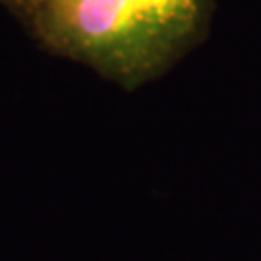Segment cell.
I'll list each match as a JSON object with an SVG mask.
<instances>
[{
    "label": "cell",
    "instance_id": "6da1fadb",
    "mask_svg": "<svg viewBox=\"0 0 261 261\" xmlns=\"http://www.w3.org/2000/svg\"><path fill=\"white\" fill-rule=\"evenodd\" d=\"M8 10L48 53L136 89L207 37L215 0H18Z\"/></svg>",
    "mask_w": 261,
    "mask_h": 261
},
{
    "label": "cell",
    "instance_id": "7a4b0ae2",
    "mask_svg": "<svg viewBox=\"0 0 261 261\" xmlns=\"http://www.w3.org/2000/svg\"><path fill=\"white\" fill-rule=\"evenodd\" d=\"M0 2H2V4L6 6V8H10V6H14V4L18 2V0H0Z\"/></svg>",
    "mask_w": 261,
    "mask_h": 261
}]
</instances>
